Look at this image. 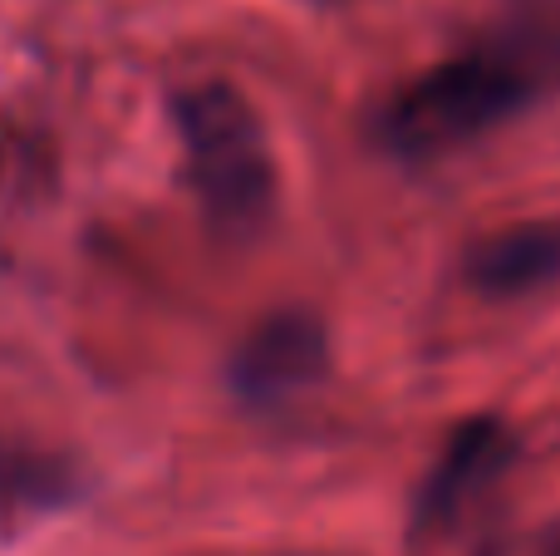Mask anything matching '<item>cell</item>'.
<instances>
[{"mask_svg":"<svg viewBox=\"0 0 560 556\" xmlns=\"http://www.w3.org/2000/svg\"><path fill=\"white\" fill-rule=\"evenodd\" d=\"M551 89H560V0H512L482 39L388 99L378 143L404 163H433L512 124Z\"/></svg>","mask_w":560,"mask_h":556,"instance_id":"1","label":"cell"},{"mask_svg":"<svg viewBox=\"0 0 560 556\" xmlns=\"http://www.w3.org/2000/svg\"><path fill=\"white\" fill-rule=\"evenodd\" d=\"M187 177L226 242H252L276 207V158L252 99L226 79L187 84L173 104Z\"/></svg>","mask_w":560,"mask_h":556,"instance_id":"2","label":"cell"},{"mask_svg":"<svg viewBox=\"0 0 560 556\" xmlns=\"http://www.w3.org/2000/svg\"><path fill=\"white\" fill-rule=\"evenodd\" d=\"M329 370V335L310 311H271L232 355V390L252 409H280V404L310 394Z\"/></svg>","mask_w":560,"mask_h":556,"instance_id":"3","label":"cell"},{"mask_svg":"<svg viewBox=\"0 0 560 556\" xmlns=\"http://www.w3.org/2000/svg\"><path fill=\"white\" fill-rule=\"evenodd\" d=\"M512 459V439H506L502 424L477 419L467 429H457L447 439L438 468L428 473L423 498H418V522L433 528V522H453L477 493H487L497 483V473Z\"/></svg>","mask_w":560,"mask_h":556,"instance_id":"4","label":"cell"},{"mask_svg":"<svg viewBox=\"0 0 560 556\" xmlns=\"http://www.w3.org/2000/svg\"><path fill=\"white\" fill-rule=\"evenodd\" d=\"M467 281L487 296H526L560 281V227L522 222L482 236L467 252Z\"/></svg>","mask_w":560,"mask_h":556,"instance_id":"5","label":"cell"},{"mask_svg":"<svg viewBox=\"0 0 560 556\" xmlns=\"http://www.w3.org/2000/svg\"><path fill=\"white\" fill-rule=\"evenodd\" d=\"M74 493H79V478L69 459L0 439V532L25 528V522L69 508Z\"/></svg>","mask_w":560,"mask_h":556,"instance_id":"6","label":"cell"}]
</instances>
